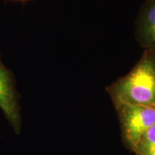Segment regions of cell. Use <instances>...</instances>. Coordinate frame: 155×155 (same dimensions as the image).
<instances>
[{
    "label": "cell",
    "instance_id": "1",
    "mask_svg": "<svg viewBox=\"0 0 155 155\" xmlns=\"http://www.w3.org/2000/svg\"><path fill=\"white\" fill-rule=\"evenodd\" d=\"M108 91L114 104L155 108V54L147 50L132 71L110 86Z\"/></svg>",
    "mask_w": 155,
    "mask_h": 155
},
{
    "label": "cell",
    "instance_id": "5",
    "mask_svg": "<svg viewBox=\"0 0 155 155\" xmlns=\"http://www.w3.org/2000/svg\"><path fill=\"white\" fill-rule=\"evenodd\" d=\"M134 153L135 155H155V124L141 136Z\"/></svg>",
    "mask_w": 155,
    "mask_h": 155
},
{
    "label": "cell",
    "instance_id": "4",
    "mask_svg": "<svg viewBox=\"0 0 155 155\" xmlns=\"http://www.w3.org/2000/svg\"><path fill=\"white\" fill-rule=\"evenodd\" d=\"M139 34L147 50L155 54V0H146L139 17Z\"/></svg>",
    "mask_w": 155,
    "mask_h": 155
},
{
    "label": "cell",
    "instance_id": "3",
    "mask_svg": "<svg viewBox=\"0 0 155 155\" xmlns=\"http://www.w3.org/2000/svg\"><path fill=\"white\" fill-rule=\"evenodd\" d=\"M19 100L14 74L4 65L0 56V109L17 134L22 127Z\"/></svg>",
    "mask_w": 155,
    "mask_h": 155
},
{
    "label": "cell",
    "instance_id": "6",
    "mask_svg": "<svg viewBox=\"0 0 155 155\" xmlns=\"http://www.w3.org/2000/svg\"><path fill=\"white\" fill-rule=\"evenodd\" d=\"M14 1H22V2H25V1H28V0H14Z\"/></svg>",
    "mask_w": 155,
    "mask_h": 155
},
{
    "label": "cell",
    "instance_id": "2",
    "mask_svg": "<svg viewBox=\"0 0 155 155\" xmlns=\"http://www.w3.org/2000/svg\"><path fill=\"white\" fill-rule=\"evenodd\" d=\"M114 105L119 119L124 144L134 152L141 136L155 124V108L129 104Z\"/></svg>",
    "mask_w": 155,
    "mask_h": 155
}]
</instances>
